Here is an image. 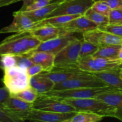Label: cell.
Returning <instances> with one entry per match:
<instances>
[{
  "label": "cell",
  "mask_w": 122,
  "mask_h": 122,
  "mask_svg": "<svg viewBox=\"0 0 122 122\" xmlns=\"http://www.w3.org/2000/svg\"><path fill=\"white\" fill-rule=\"evenodd\" d=\"M60 3L61 2H50L47 5L38 8L35 10L25 11L23 13L29 17L32 21L38 22L46 19L54 10L58 7Z\"/></svg>",
  "instance_id": "cell-22"
},
{
  "label": "cell",
  "mask_w": 122,
  "mask_h": 122,
  "mask_svg": "<svg viewBox=\"0 0 122 122\" xmlns=\"http://www.w3.org/2000/svg\"><path fill=\"white\" fill-rule=\"evenodd\" d=\"M104 116L88 112H77L69 122H98L102 120Z\"/></svg>",
  "instance_id": "cell-25"
},
{
  "label": "cell",
  "mask_w": 122,
  "mask_h": 122,
  "mask_svg": "<svg viewBox=\"0 0 122 122\" xmlns=\"http://www.w3.org/2000/svg\"><path fill=\"white\" fill-rule=\"evenodd\" d=\"M25 102L33 104L39 97V95L33 88L30 86L14 95H12Z\"/></svg>",
  "instance_id": "cell-27"
},
{
  "label": "cell",
  "mask_w": 122,
  "mask_h": 122,
  "mask_svg": "<svg viewBox=\"0 0 122 122\" xmlns=\"http://www.w3.org/2000/svg\"><path fill=\"white\" fill-rule=\"evenodd\" d=\"M30 78L27 69L16 66L4 70L2 82L12 95L30 86Z\"/></svg>",
  "instance_id": "cell-3"
},
{
  "label": "cell",
  "mask_w": 122,
  "mask_h": 122,
  "mask_svg": "<svg viewBox=\"0 0 122 122\" xmlns=\"http://www.w3.org/2000/svg\"><path fill=\"white\" fill-rule=\"evenodd\" d=\"M122 65V60L119 59L88 56L81 60L78 67L86 72L93 73L119 69Z\"/></svg>",
  "instance_id": "cell-6"
},
{
  "label": "cell",
  "mask_w": 122,
  "mask_h": 122,
  "mask_svg": "<svg viewBox=\"0 0 122 122\" xmlns=\"http://www.w3.org/2000/svg\"><path fill=\"white\" fill-rule=\"evenodd\" d=\"M81 41L76 38L55 55L54 67H78Z\"/></svg>",
  "instance_id": "cell-7"
},
{
  "label": "cell",
  "mask_w": 122,
  "mask_h": 122,
  "mask_svg": "<svg viewBox=\"0 0 122 122\" xmlns=\"http://www.w3.org/2000/svg\"><path fill=\"white\" fill-rule=\"evenodd\" d=\"M17 116L0 107V122H20Z\"/></svg>",
  "instance_id": "cell-31"
},
{
  "label": "cell",
  "mask_w": 122,
  "mask_h": 122,
  "mask_svg": "<svg viewBox=\"0 0 122 122\" xmlns=\"http://www.w3.org/2000/svg\"><path fill=\"white\" fill-rule=\"evenodd\" d=\"M10 97V93L5 86L0 88V106Z\"/></svg>",
  "instance_id": "cell-38"
},
{
  "label": "cell",
  "mask_w": 122,
  "mask_h": 122,
  "mask_svg": "<svg viewBox=\"0 0 122 122\" xmlns=\"http://www.w3.org/2000/svg\"><path fill=\"white\" fill-rule=\"evenodd\" d=\"M116 89H115L108 86L104 87H98V88H73V89H61V90L52 89L50 91L42 95L51 97L58 100H63L66 98H96L97 95L102 93L112 91Z\"/></svg>",
  "instance_id": "cell-4"
},
{
  "label": "cell",
  "mask_w": 122,
  "mask_h": 122,
  "mask_svg": "<svg viewBox=\"0 0 122 122\" xmlns=\"http://www.w3.org/2000/svg\"><path fill=\"white\" fill-rule=\"evenodd\" d=\"M13 20L11 23L0 30V33H22L29 32L35 27L36 22L32 21L22 11L13 13Z\"/></svg>",
  "instance_id": "cell-12"
},
{
  "label": "cell",
  "mask_w": 122,
  "mask_h": 122,
  "mask_svg": "<svg viewBox=\"0 0 122 122\" xmlns=\"http://www.w3.org/2000/svg\"><path fill=\"white\" fill-rule=\"evenodd\" d=\"M60 100H62L72 106L77 112H92L102 116L104 117H109L115 118L116 110L114 107L97 98H66Z\"/></svg>",
  "instance_id": "cell-2"
},
{
  "label": "cell",
  "mask_w": 122,
  "mask_h": 122,
  "mask_svg": "<svg viewBox=\"0 0 122 122\" xmlns=\"http://www.w3.org/2000/svg\"><path fill=\"white\" fill-rule=\"evenodd\" d=\"M99 48L100 47L98 45L82 39L81 41L80 50V60L88 56H94V54L98 51Z\"/></svg>",
  "instance_id": "cell-29"
},
{
  "label": "cell",
  "mask_w": 122,
  "mask_h": 122,
  "mask_svg": "<svg viewBox=\"0 0 122 122\" xmlns=\"http://www.w3.org/2000/svg\"><path fill=\"white\" fill-rule=\"evenodd\" d=\"M83 39L93 43L99 47L110 45H122V38L97 29L82 34Z\"/></svg>",
  "instance_id": "cell-11"
},
{
  "label": "cell",
  "mask_w": 122,
  "mask_h": 122,
  "mask_svg": "<svg viewBox=\"0 0 122 122\" xmlns=\"http://www.w3.org/2000/svg\"><path fill=\"white\" fill-rule=\"evenodd\" d=\"M86 73L88 72L83 71L79 67H54L51 71H42L38 75L50 79L56 84Z\"/></svg>",
  "instance_id": "cell-13"
},
{
  "label": "cell",
  "mask_w": 122,
  "mask_h": 122,
  "mask_svg": "<svg viewBox=\"0 0 122 122\" xmlns=\"http://www.w3.org/2000/svg\"><path fill=\"white\" fill-rule=\"evenodd\" d=\"M49 1H50V2H52V1H53V0H49Z\"/></svg>",
  "instance_id": "cell-43"
},
{
  "label": "cell",
  "mask_w": 122,
  "mask_h": 122,
  "mask_svg": "<svg viewBox=\"0 0 122 122\" xmlns=\"http://www.w3.org/2000/svg\"><path fill=\"white\" fill-rule=\"evenodd\" d=\"M33 108L55 113L77 112L72 106L62 100L44 95H39L33 103Z\"/></svg>",
  "instance_id": "cell-10"
},
{
  "label": "cell",
  "mask_w": 122,
  "mask_h": 122,
  "mask_svg": "<svg viewBox=\"0 0 122 122\" xmlns=\"http://www.w3.org/2000/svg\"><path fill=\"white\" fill-rule=\"evenodd\" d=\"M118 58L122 60V47L120 48V51H119V55H118Z\"/></svg>",
  "instance_id": "cell-40"
},
{
  "label": "cell",
  "mask_w": 122,
  "mask_h": 122,
  "mask_svg": "<svg viewBox=\"0 0 122 122\" xmlns=\"http://www.w3.org/2000/svg\"><path fill=\"white\" fill-rule=\"evenodd\" d=\"M119 75H120V77H121L122 79V65L121 66V67H120V70H119Z\"/></svg>",
  "instance_id": "cell-42"
},
{
  "label": "cell",
  "mask_w": 122,
  "mask_h": 122,
  "mask_svg": "<svg viewBox=\"0 0 122 122\" xmlns=\"http://www.w3.org/2000/svg\"><path fill=\"white\" fill-rule=\"evenodd\" d=\"M23 4L19 11H30L45 7L50 3L49 0H23Z\"/></svg>",
  "instance_id": "cell-28"
},
{
  "label": "cell",
  "mask_w": 122,
  "mask_h": 122,
  "mask_svg": "<svg viewBox=\"0 0 122 122\" xmlns=\"http://www.w3.org/2000/svg\"><path fill=\"white\" fill-rule=\"evenodd\" d=\"M17 61V66L20 67L27 69L31 66L35 64L29 57L26 55H21V56H15Z\"/></svg>",
  "instance_id": "cell-35"
},
{
  "label": "cell",
  "mask_w": 122,
  "mask_h": 122,
  "mask_svg": "<svg viewBox=\"0 0 122 122\" xmlns=\"http://www.w3.org/2000/svg\"><path fill=\"white\" fill-rule=\"evenodd\" d=\"M62 27L66 32L81 33L83 34L85 32L97 29L99 26L83 14L67 23Z\"/></svg>",
  "instance_id": "cell-15"
},
{
  "label": "cell",
  "mask_w": 122,
  "mask_h": 122,
  "mask_svg": "<svg viewBox=\"0 0 122 122\" xmlns=\"http://www.w3.org/2000/svg\"><path fill=\"white\" fill-rule=\"evenodd\" d=\"M77 112L55 113L32 108L30 110L15 113L21 122L29 120L42 122H69Z\"/></svg>",
  "instance_id": "cell-5"
},
{
  "label": "cell",
  "mask_w": 122,
  "mask_h": 122,
  "mask_svg": "<svg viewBox=\"0 0 122 122\" xmlns=\"http://www.w3.org/2000/svg\"><path fill=\"white\" fill-rule=\"evenodd\" d=\"M20 1H23V0H0V7L9 5Z\"/></svg>",
  "instance_id": "cell-39"
},
{
  "label": "cell",
  "mask_w": 122,
  "mask_h": 122,
  "mask_svg": "<svg viewBox=\"0 0 122 122\" xmlns=\"http://www.w3.org/2000/svg\"><path fill=\"white\" fill-rule=\"evenodd\" d=\"M98 29L122 38V25H110V24H108L106 26Z\"/></svg>",
  "instance_id": "cell-34"
},
{
  "label": "cell",
  "mask_w": 122,
  "mask_h": 122,
  "mask_svg": "<svg viewBox=\"0 0 122 122\" xmlns=\"http://www.w3.org/2000/svg\"><path fill=\"white\" fill-rule=\"evenodd\" d=\"M44 69L39 64H34L27 69V72L30 77L36 76L44 71Z\"/></svg>",
  "instance_id": "cell-36"
},
{
  "label": "cell",
  "mask_w": 122,
  "mask_h": 122,
  "mask_svg": "<svg viewBox=\"0 0 122 122\" xmlns=\"http://www.w3.org/2000/svg\"><path fill=\"white\" fill-rule=\"evenodd\" d=\"M96 98L114 107L116 110L115 118L122 122V90L116 89L102 93Z\"/></svg>",
  "instance_id": "cell-17"
},
{
  "label": "cell",
  "mask_w": 122,
  "mask_h": 122,
  "mask_svg": "<svg viewBox=\"0 0 122 122\" xmlns=\"http://www.w3.org/2000/svg\"><path fill=\"white\" fill-rule=\"evenodd\" d=\"M84 15L89 20L97 24L99 26V28L109 24L108 16L104 15L97 13L94 11L91 7L87 10L86 11Z\"/></svg>",
  "instance_id": "cell-26"
},
{
  "label": "cell",
  "mask_w": 122,
  "mask_h": 122,
  "mask_svg": "<svg viewBox=\"0 0 122 122\" xmlns=\"http://www.w3.org/2000/svg\"><path fill=\"white\" fill-rule=\"evenodd\" d=\"M29 32L41 42L54 39L67 33L62 27H57L52 25H43L35 27Z\"/></svg>",
  "instance_id": "cell-16"
},
{
  "label": "cell",
  "mask_w": 122,
  "mask_h": 122,
  "mask_svg": "<svg viewBox=\"0 0 122 122\" xmlns=\"http://www.w3.org/2000/svg\"><path fill=\"white\" fill-rule=\"evenodd\" d=\"M41 42L29 32L15 33L0 42V56L5 54L28 55Z\"/></svg>",
  "instance_id": "cell-1"
},
{
  "label": "cell",
  "mask_w": 122,
  "mask_h": 122,
  "mask_svg": "<svg viewBox=\"0 0 122 122\" xmlns=\"http://www.w3.org/2000/svg\"><path fill=\"white\" fill-rule=\"evenodd\" d=\"M0 68L2 70L16 66L17 61L15 56L5 54L0 56Z\"/></svg>",
  "instance_id": "cell-30"
},
{
  "label": "cell",
  "mask_w": 122,
  "mask_h": 122,
  "mask_svg": "<svg viewBox=\"0 0 122 122\" xmlns=\"http://www.w3.org/2000/svg\"><path fill=\"white\" fill-rule=\"evenodd\" d=\"M94 2L95 0H66L46 18L61 15H83Z\"/></svg>",
  "instance_id": "cell-9"
},
{
  "label": "cell",
  "mask_w": 122,
  "mask_h": 122,
  "mask_svg": "<svg viewBox=\"0 0 122 122\" xmlns=\"http://www.w3.org/2000/svg\"><path fill=\"white\" fill-rule=\"evenodd\" d=\"M76 38H76L75 33L67 32L54 39L42 42L40 45L32 52L36 51H45L56 55L67 45Z\"/></svg>",
  "instance_id": "cell-14"
},
{
  "label": "cell",
  "mask_w": 122,
  "mask_h": 122,
  "mask_svg": "<svg viewBox=\"0 0 122 122\" xmlns=\"http://www.w3.org/2000/svg\"><path fill=\"white\" fill-rule=\"evenodd\" d=\"M0 107L13 113H21L32 109L33 104L25 102L10 95V97Z\"/></svg>",
  "instance_id": "cell-20"
},
{
  "label": "cell",
  "mask_w": 122,
  "mask_h": 122,
  "mask_svg": "<svg viewBox=\"0 0 122 122\" xmlns=\"http://www.w3.org/2000/svg\"><path fill=\"white\" fill-rule=\"evenodd\" d=\"M30 86L39 95H42L53 89L55 83L47 77L36 75L30 78Z\"/></svg>",
  "instance_id": "cell-21"
},
{
  "label": "cell",
  "mask_w": 122,
  "mask_h": 122,
  "mask_svg": "<svg viewBox=\"0 0 122 122\" xmlns=\"http://www.w3.org/2000/svg\"><path fill=\"white\" fill-rule=\"evenodd\" d=\"M66 0H53L51 2H62Z\"/></svg>",
  "instance_id": "cell-41"
},
{
  "label": "cell",
  "mask_w": 122,
  "mask_h": 122,
  "mask_svg": "<svg viewBox=\"0 0 122 122\" xmlns=\"http://www.w3.org/2000/svg\"><path fill=\"white\" fill-rule=\"evenodd\" d=\"M81 15H61L46 18L41 21L36 22L35 27H39L43 25H52L57 27H62L67 23Z\"/></svg>",
  "instance_id": "cell-23"
},
{
  "label": "cell",
  "mask_w": 122,
  "mask_h": 122,
  "mask_svg": "<svg viewBox=\"0 0 122 122\" xmlns=\"http://www.w3.org/2000/svg\"><path fill=\"white\" fill-rule=\"evenodd\" d=\"M108 21L110 25H122V8L111 10Z\"/></svg>",
  "instance_id": "cell-33"
},
{
  "label": "cell",
  "mask_w": 122,
  "mask_h": 122,
  "mask_svg": "<svg viewBox=\"0 0 122 122\" xmlns=\"http://www.w3.org/2000/svg\"><path fill=\"white\" fill-rule=\"evenodd\" d=\"M35 63L44 69V71H50L54 67L55 54L45 51H36L26 55Z\"/></svg>",
  "instance_id": "cell-18"
},
{
  "label": "cell",
  "mask_w": 122,
  "mask_h": 122,
  "mask_svg": "<svg viewBox=\"0 0 122 122\" xmlns=\"http://www.w3.org/2000/svg\"><path fill=\"white\" fill-rule=\"evenodd\" d=\"M120 68L106 71L93 73V75L108 86L122 90V79L119 75Z\"/></svg>",
  "instance_id": "cell-19"
},
{
  "label": "cell",
  "mask_w": 122,
  "mask_h": 122,
  "mask_svg": "<svg viewBox=\"0 0 122 122\" xmlns=\"http://www.w3.org/2000/svg\"><path fill=\"white\" fill-rule=\"evenodd\" d=\"M104 86H107V85L101 80L94 76L92 73H86L69 79L64 82L56 83L53 89L61 90L73 88H98Z\"/></svg>",
  "instance_id": "cell-8"
},
{
  "label": "cell",
  "mask_w": 122,
  "mask_h": 122,
  "mask_svg": "<svg viewBox=\"0 0 122 122\" xmlns=\"http://www.w3.org/2000/svg\"><path fill=\"white\" fill-rule=\"evenodd\" d=\"M91 8L97 13L108 17L111 10L109 6L106 2L102 1H99V0L95 1Z\"/></svg>",
  "instance_id": "cell-32"
},
{
  "label": "cell",
  "mask_w": 122,
  "mask_h": 122,
  "mask_svg": "<svg viewBox=\"0 0 122 122\" xmlns=\"http://www.w3.org/2000/svg\"><path fill=\"white\" fill-rule=\"evenodd\" d=\"M97 1V0H95ZM106 2L111 10L122 8V0H99Z\"/></svg>",
  "instance_id": "cell-37"
},
{
  "label": "cell",
  "mask_w": 122,
  "mask_h": 122,
  "mask_svg": "<svg viewBox=\"0 0 122 122\" xmlns=\"http://www.w3.org/2000/svg\"><path fill=\"white\" fill-rule=\"evenodd\" d=\"M122 47L121 45H110L101 46L93 56L102 58L117 59L119 51Z\"/></svg>",
  "instance_id": "cell-24"
}]
</instances>
